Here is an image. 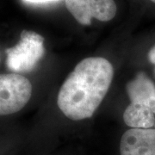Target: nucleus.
<instances>
[{
	"label": "nucleus",
	"instance_id": "nucleus-3",
	"mask_svg": "<svg viewBox=\"0 0 155 155\" xmlns=\"http://www.w3.org/2000/svg\"><path fill=\"white\" fill-rule=\"evenodd\" d=\"M44 38L36 32L22 30L17 45L7 48L6 66L13 73L32 71L44 55Z\"/></svg>",
	"mask_w": 155,
	"mask_h": 155
},
{
	"label": "nucleus",
	"instance_id": "nucleus-8",
	"mask_svg": "<svg viewBox=\"0 0 155 155\" xmlns=\"http://www.w3.org/2000/svg\"><path fill=\"white\" fill-rule=\"evenodd\" d=\"M26 1L30 2V3H47V2H52L55 0H26Z\"/></svg>",
	"mask_w": 155,
	"mask_h": 155
},
{
	"label": "nucleus",
	"instance_id": "nucleus-2",
	"mask_svg": "<svg viewBox=\"0 0 155 155\" xmlns=\"http://www.w3.org/2000/svg\"><path fill=\"white\" fill-rule=\"evenodd\" d=\"M130 100L123 113V120L131 128L155 127V84L145 72H138L126 84Z\"/></svg>",
	"mask_w": 155,
	"mask_h": 155
},
{
	"label": "nucleus",
	"instance_id": "nucleus-4",
	"mask_svg": "<svg viewBox=\"0 0 155 155\" xmlns=\"http://www.w3.org/2000/svg\"><path fill=\"white\" fill-rule=\"evenodd\" d=\"M32 95V84L27 78L17 73L0 74V116L22 110Z\"/></svg>",
	"mask_w": 155,
	"mask_h": 155
},
{
	"label": "nucleus",
	"instance_id": "nucleus-7",
	"mask_svg": "<svg viewBox=\"0 0 155 155\" xmlns=\"http://www.w3.org/2000/svg\"><path fill=\"white\" fill-rule=\"evenodd\" d=\"M147 58H148L150 63L155 65V45L149 50V52L147 54Z\"/></svg>",
	"mask_w": 155,
	"mask_h": 155
},
{
	"label": "nucleus",
	"instance_id": "nucleus-5",
	"mask_svg": "<svg viewBox=\"0 0 155 155\" xmlns=\"http://www.w3.org/2000/svg\"><path fill=\"white\" fill-rule=\"evenodd\" d=\"M65 3L68 11L82 25H90L93 18L110 21L117 11L114 0H65Z\"/></svg>",
	"mask_w": 155,
	"mask_h": 155
},
{
	"label": "nucleus",
	"instance_id": "nucleus-9",
	"mask_svg": "<svg viewBox=\"0 0 155 155\" xmlns=\"http://www.w3.org/2000/svg\"><path fill=\"white\" fill-rule=\"evenodd\" d=\"M151 1H152L153 3H154V4H155V0H151Z\"/></svg>",
	"mask_w": 155,
	"mask_h": 155
},
{
	"label": "nucleus",
	"instance_id": "nucleus-10",
	"mask_svg": "<svg viewBox=\"0 0 155 155\" xmlns=\"http://www.w3.org/2000/svg\"><path fill=\"white\" fill-rule=\"evenodd\" d=\"M154 74H155V69H154Z\"/></svg>",
	"mask_w": 155,
	"mask_h": 155
},
{
	"label": "nucleus",
	"instance_id": "nucleus-6",
	"mask_svg": "<svg viewBox=\"0 0 155 155\" xmlns=\"http://www.w3.org/2000/svg\"><path fill=\"white\" fill-rule=\"evenodd\" d=\"M121 155H155V127L131 128L122 134Z\"/></svg>",
	"mask_w": 155,
	"mask_h": 155
},
{
	"label": "nucleus",
	"instance_id": "nucleus-1",
	"mask_svg": "<svg viewBox=\"0 0 155 155\" xmlns=\"http://www.w3.org/2000/svg\"><path fill=\"white\" fill-rule=\"evenodd\" d=\"M113 76L112 64L103 57L81 61L61 85L58 107L73 121L91 117L105 97Z\"/></svg>",
	"mask_w": 155,
	"mask_h": 155
}]
</instances>
